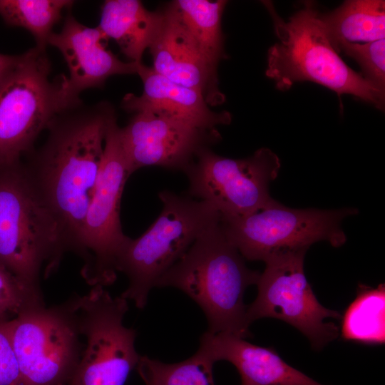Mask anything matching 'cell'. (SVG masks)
I'll return each mask as SVG.
<instances>
[{
	"mask_svg": "<svg viewBox=\"0 0 385 385\" xmlns=\"http://www.w3.org/2000/svg\"><path fill=\"white\" fill-rule=\"evenodd\" d=\"M266 6L279 41L268 50L265 73L277 89L287 91L297 82L308 81L384 110L385 93L343 61L330 44L313 3H304L287 21L270 2Z\"/></svg>",
	"mask_w": 385,
	"mask_h": 385,
	"instance_id": "obj_3",
	"label": "cell"
},
{
	"mask_svg": "<svg viewBox=\"0 0 385 385\" xmlns=\"http://www.w3.org/2000/svg\"><path fill=\"white\" fill-rule=\"evenodd\" d=\"M227 1L178 0L171 7L202 51L215 63L224 56L221 19Z\"/></svg>",
	"mask_w": 385,
	"mask_h": 385,
	"instance_id": "obj_21",
	"label": "cell"
},
{
	"mask_svg": "<svg viewBox=\"0 0 385 385\" xmlns=\"http://www.w3.org/2000/svg\"><path fill=\"white\" fill-rule=\"evenodd\" d=\"M108 39L98 27H88L68 14L59 33L51 35L48 45L57 48L67 63L66 90L73 100H81L84 90L101 88L114 75L137 73L141 63L124 62L106 47Z\"/></svg>",
	"mask_w": 385,
	"mask_h": 385,
	"instance_id": "obj_15",
	"label": "cell"
},
{
	"mask_svg": "<svg viewBox=\"0 0 385 385\" xmlns=\"http://www.w3.org/2000/svg\"><path fill=\"white\" fill-rule=\"evenodd\" d=\"M114 114L104 102L61 111L48 124L43 145L22 161L33 188L60 227L67 252L76 255Z\"/></svg>",
	"mask_w": 385,
	"mask_h": 385,
	"instance_id": "obj_1",
	"label": "cell"
},
{
	"mask_svg": "<svg viewBox=\"0 0 385 385\" xmlns=\"http://www.w3.org/2000/svg\"><path fill=\"white\" fill-rule=\"evenodd\" d=\"M50 71L46 50L34 47L0 77V167L22 161L58 113L83 103L66 93L65 76L51 81Z\"/></svg>",
	"mask_w": 385,
	"mask_h": 385,
	"instance_id": "obj_6",
	"label": "cell"
},
{
	"mask_svg": "<svg viewBox=\"0 0 385 385\" xmlns=\"http://www.w3.org/2000/svg\"><path fill=\"white\" fill-rule=\"evenodd\" d=\"M356 208L294 209L274 199L265 207L238 217H221L222 228L244 259L265 262L279 253L308 250L314 243L327 241L339 247L346 241L342 228L344 218Z\"/></svg>",
	"mask_w": 385,
	"mask_h": 385,
	"instance_id": "obj_7",
	"label": "cell"
},
{
	"mask_svg": "<svg viewBox=\"0 0 385 385\" xmlns=\"http://www.w3.org/2000/svg\"><path fill=\"white\" fill-rule=\"evenodd\" d=\"M213 364L197 350L187 359L173 364L140 356L135 369L145 385H215Z\"/></svg>",
	"mask_w": 385,
	"mask_h": 385,
	"instance_id": "obj_23",
	"label": "cell"
},
{
	"mask_svg": "<svg viewBox=\"0 0 385 385\" xmlns=\"http://www.w3.org/2000/svg\"><path fill=\"white\" fill-rule=\"evenodd\" d=\"M163 13L151 12L138 0L104 1L98 29L113 39L130 61L142 63L160 29Z\"/></svg>",
	"mask_w": 385,
	"mask_h": 385,
	"instance_id": "obj_18",
	"label": "cell"
},
{
	"mask_svg": "<svg viewBox=\"0 0 385 385\" xmlns=\"http://www.w3.org/2000/svg\"><path fill=\"white\" fill-rule=\"evenodd\" d=\"M318 16L335 51L342 41L370 42L385 36L383 0H347L332 11Z\"/></svg>",
	"mask_w": 385,
	"mask_h": 385,
	"instance_id": "obj_19",
	"label": "cell"
},
{
	"mask_svg": "<svg viewBox=\"0 0 385 385\" xmlns=\"http://www.w3.org/2000/svg\"><path fill=\"white\" fill-rule=\"evenodd\" d=\"M307 250L282 252L265 261L255 299L247 306L246 318L250 324L262 318L282 320L302 332L311 346L320 350L339 336V327L325 322L339 319L338 311L324 307L318 301L304 271Z\"/></svg>",
	"mask_w": 385,
	"mask_h": 385,
	"instance_id": "obj_11",
	"label": "cell"
},
{
	"mask_svg": "<svg viewBox=\"0 0 385 385\" xmlns=\"http://www.w3.org/2000/svg\"><path fill=\"white\" fill-rule=\"evenodd\" d=\"M260 274L246 266L219 221L197 237L155 287H174L190 297L205 314L207 332L245 339L252 334L244 295Z\"/></svg>",
	"mask_w": 385,
	"mask_h": 385,
	"instance_id": "obj_2",
	"label": "cell"
},
{
	"mask_svg": "<svg viewBox=\"0 0 385 385\" xmlns=\"http://www.w3.org/2000/svg\"><path fill=\"white\" fill-rule=\"evenodd\" d=\"M152 68L168 80L200 93L208 105L225 101L218 89L217 66L202 51L170 6L149 48Z\"/></svg>",
	"mask_w": 385,
	"mask_h": 385,
	"instance_id": "obj_14",
	"label": "cell"
},
{
	"mask_svg": "<svg viewBox=\"0 0 385 385\" xmlns=\"http://www.w3.org/2000/svg\"><path fill=\"white\" fill-rule=\"evenodd\" d=\"M43 304L41 290L26 284L0 263V323L28 308Z\"/></svg>",
	"mask_w": 385,
	"mask_h": 385,
	"instance_id": "obj_24",
	"label": "cell"
},
{
	"mask_svg": "<svg viewBox=\"0 0 385 385\" xmlns=\"http://www.w3.org/2000/svg\"><path fill=\"white\" fill-rule=\"evenodd\" d=\"M130 172L145 166L184 171L197 153L220 138L216 130H203L152 112L135 113L120 128Z\"/></svg>",
	"mask_w": 385,
	"mask_h": 385,
	"instance_id": "obj_13",
	"label": "cell"
},
{
	"mask_svg": "<svg viewBox=\"0 0 385 385\" xmlns=\"http://www.w3.org/2000/svg\"><path fill=\"white\" fill-rule=\"evenodd\" d=\"M131 174L114 114L107 126L101 170L77 255L83 260L81 274L92 287H106L116 279V260L130 238L122 230L120 206L125 184Z\"/></svg>",
	"mask_w": 385,
	"mask_h": 385,
	"instance_id": "obj_10",
	"label": "cell"
},
{
	"mask_svg": "<svg viewBox=\"0 0 385 385\" xmlns=\"http://www.w3.org/2000/svg\"><path fill=\"white\" fill-rule=\"evenodd\" d=\"M159 216L139 237L129 238L120 252L117 272L125 274L128 287L120 294L143 309L158 279L189 250L220 215L210 203L169 190L159 192Z\"/></svg>",
	"mask_w": 385,
	"mask_h": 385,
	"instance_id": "obj_5",
	"label": "cell"
},
{
	"mask_svg": "<svg viewBox=\"0 0 385 385\" xmlns=\"http://www.w3.org/2000/svg\"><path fill=\"white\" fill-rule=\"evenodd\" d=\"M70 299L85 342L68 385H124L141 356L136 331L123 324L128 300L100 285Z\"/></svg>",
	"mask_w": 385,
	"mask_h": 385,
	"instance_id": "obj_8",
	"label": "cell"
},
{
	"mask_svg": "<svg viewBox=\"0 0 385 385\" xmlns=\"http://www.w3.org/2000/svg\"><path fill=\"white\" fill-rule=\"evenodd\" d=\"M20 55L0 53V77L11 68L19 60Z\"/></svg>",
	"mask_w": 385,
	"mask_h": 385,
	"instance_id": "obj_27",
	"label": "cell"
},
{
	"mask_svg": "<svg viewBox=\"0 0 385 385\" xmlns=\"http://www.w3.org/2000/svg\"><path fill=\"white\" fill-rule=\"evenodd\" d=\"M137 73L143 83L141 96L125 95L121 106L129 112L148 111L177 120L203 130H215L231 122L229 112L211 111L202 95L175 83L152 67L139 64Z\"/></svg>",
	"mask_w": 385,
	"mask_h": 385,
	"instance_id": "obj_16",
	"label": "cell"
},
{
	"mask_svg": "<svg viewBox=\"0 0 385 385\" xmlns=\"http://www.w3.org/2000/svg\"><path fill=\"white\" fill-rule=\"evenodd\" d=\"M214 364L227 361L249 385H324L285 362L272 348L227 333L205 332L197 349Z\"/></svg>",
	"mask_w": 385,
	"mask_h": 385,
	"instance_id": "obj_17",
	"label": "cell"
},
{
	"mask_svg": "<svg viewBox=\"0 0 385 385\" xmlns=\"http://www.w3.org/2000/svg\"><path fill=\"white\" fill-rule=\"evenodd\" d=\"M73 4L70 0H0V16L7 25L26 29L36 47L46 50L53 27Z\"/></svg>",
	"mask_w": 385,
	"mask_h": 385,
	"instance_id": "obj_22",
	"label": "cell"
},
{
	"mask_svg": "<svg viewBox=\"0 0 385 385\" xmlns=\"http://www.w3.org/2000/svg\"><path fill=\"white\" fill-rule=\"evenodd\" d=\"M241 385H249V384H245V383L242 382Z\"/></svg>",
	"mask_w": 385,
	"mask_h": 385,
	"instance_id": "obj_28",
	"label": "cell"
},
{
	"mask_svg": "<svg viewBox=\"0 0 385 385\" xmlns=\"http://www.w3.org/2000/svg\"><path fill=\"white\" fill-rule=\"evenodd\" d=\"M67 252L60 227L41 202L23 162L0 167V263L31 287L53 273Z\"/></svg>",
	"mask_w": 385,
	"mask_h": 385,
	"instance_id": "obj_4",
	"label": "cell"
},
{
	"mask_svg": "<svg viewBox=\"0 0 385 385\" xmlns=\"http://www.w3.org/2000/svg\"><path fill=\"white\" fill-rule=\"evenodd\" d=\"M19 378L18 363L2 322L0 323V385H17Z\"/></svg>",
	"mask_w": 385,
	"mask_h": 385,
	"instance_id": "obj_26",
	"label": "cell"
},
{
	"mask_svg": "<svg viewBox=\"0 0 385 385\" xmlns=\"http://www.w3.org/2000/svg\"><path fill=\"white\" fill-rule=\"evenodd\" d=\"M384 284L376 288L359 284L356 298L341 317L342 337L363 344H384Z\"/></svg>",
	"mask_w": 385,
	"mask_h": 385,
	"instance_id": "obj_20",
	"label": "cell"
},
{
	"mask_svg": "<svg viewBox=\"0 0 385 385\" xmlns=\"http://www.w3.org/2000/svg\"><path fill=\"white\" fill-rule=\"evenodd\" d=\"M336 51L344 52L361 66L363 77L385 93V39L364 43L341 42Z\"/></svg>",
	"mask_w": 385,
	"mask_h": 385,
	"instance_id": "obj_25",
	"label": "cell"
},
{
	"mask_svg": "<svg viewBox=\"0 0 385 385\" xmlns=\"http://www.w3.org/2000/svg\"><path fill=\"white\" fill-rule=\"evenodd\" d=\"M280 168L279 157L267 148L242 159L220 156L206 148L183 172L188 196L211 204L221 217H238L272 200L269 186Z\"/></svg>",
	"mask_w": 385,
	"mask_h": 385,
	"instance_id": "obj_12",
	"label": "cell"
},
{
	"mask_svg": "<svg viewBox=\"0 0 385 385\" xmlns=\"http://www.w3.org/2000/svg\"><path fill=\"white\" fill-rule=\"evenodd\" d=\"M4 326L18 363L17 385H68L84 346L71 299L28 308Z\"/></svg>",
	"mask_w": 385,
	"mask_h": 385,
	"instance_id": "obj_9",
	"label": "cell"
}]
</instances>
